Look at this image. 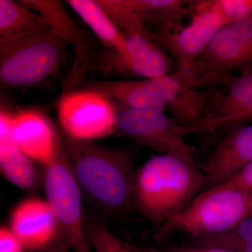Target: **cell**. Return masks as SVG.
Masks as SVG:
<instances>
[{
	"label": "cell",
	"mask_w": 252,
	"mask_h": 252,
	"mask_svg": "<svg viewBox=\"0 0 252 252\" xmlns=\"http://www.w3.org/2000/svg\"><path fill=\"white\" fill-rule=\"evenodd\" d=\"M63 146L81 192L91 201L114 215L132 210L135 163L142 146L106 147L64 133Z\"/></svg>",
	"instance_id": "1"
},
{
	"label": "cell",
	"mask_w": 252,
	"mask_h": 252,
	"mask_svg": "<svg viewBox=\"0 0 252 252\" xmlns=\"http://www.w3.org/2000/svg\"><path fill=\"white\" fill-rule=\"evenodd\" d=\"M204 180L193 157L177 152L152 156L135 170L132 208L162 226L197 196Z\"/></svg>",
	"instance_id": "2"
},
{
	"label": "cell",
	"mask_w": 252,
	"mask_h": 252,
	"mask_svg": "<svg viewBox=\"0 0 252 252\" xmlns=\"http://www.w3.org/2000/svg\"><path fill=\"white\" fill-rule=\"evenodd\" d=\"M251 216L252 190L217 186L199 194L167 220L160 234L182 231L199 240L228 231Z\"/></svg>",
	"instance_id": "3"
},
{
	"label": "cell",
	"mask_w": 252,
	"mask_h": 252,
	"mask_svg": "<svg viewBox=\"0 0 252 252\" xmlns=\"http://www.w3.org/2000/svg\"><path fill=\"white\" fill-rule=\"evenodd\" d=\"M252 70V18L224 25L185 72L193 89L224 86L232 72Z\"/></svg>",
	"instance_id": "4"
},
{
	"label": "cell",
	"mask_w": 252,
	"mask_h": 252,
	"mask_svg": "<svg viewBox=\"0 0 252 252\" xmlns=\"http://www.w3.org/2000/svg\"><path fill=\"white\" fill-rule=\"evenodd\" d=\"M65 43L51 30L0 46L1 89L35 86L59 74Z\"/></svg>",
	"instance_id": "5"
},
{
	"label": "cell",
	"mask_w": 252,
	"mask_h": 252,
	"mask_svg": "<svg viewBox=\"0 0 252 252\" xmlns=\"http://www.w3.org/2000/svg\"><path fill=\"white\" fill-rule=\"evenodd\" d=\"M59 131L54 155L44 165L46 200L59 221L63 238L74 252H90L83 216L81 190L73 175Z\"/></svg>",
	"instance_id": "6"
},
{
	"label": "cell",
	"mask_w": 252,
	"mask_h": 252,
	"mask_svg": "<svg viewBox=\"0 0 252 252\" xmlns=\"http://www.w3.org/2000/svg\"><path fill=\"white\" fill-rule=\"evenodd\" d=\"M117 109L115 133L133 143L150 147L158 154L177 152L193 157L197 148L187 143L182 127L164 109L135 108L114 102Z\"/></svg>",
	"instance_id": "7"
},
{
	"label": "cell",
	"mask_w": 252,
	"mask_h": 252,
	"mask_svg": "<svg viewBox=\"0 0 252 252\" xmlns=\"http://www.w3.org/2000/svg\"><path fill=\"white\" fill-rule=\"evenodd\" d=\"M58 112L63 133L72 138L94 141L115 133V103L99 93L68 91L61 97Z\"/></svg>",
	"instance_id": "8"
},
{
	"label": "cell",
	"mask_w": 252,
	"mask_h": 252,
	"mask_svg": "<svg viewBox=\"0 0 252 252\" xmlns=\"http://www.w3.org/2000/svg\"><path fill=\"white\" fill-rule=\"evenodd\" d=\"M78 86L99 93L127 107L162 109H168L181 91L189 87L183 73L177 71L152 79L104 81L82 78Z\"/></svg>",
	"instance_id": "9"
},
{
	"label": "cell",
	"mask_w": 252,
	"mask_h": 252,
	"mask_svg": "<svg viewBox=\"0 0 252 252\" xmlns=\"http://www.w3.org/2000/svg\"><path fill=\"white\" fill-rule=\"evenodd\" d=\"M224 90H215L206 114L196 126L182 127L184 135L203 133L220 137L252 120V70L232 77Z\"/></svg>",
	"instance_id": "10"
},
{
	"label": "cell",
	"mask_w": 252,
	"mask_h": 252,
	"mask_svg": "<svg viewBox=\"0 0 252 252\" xmlns=\"http://www.w3.org/2000/svg\"><path fill=\"white\" fill-rule=\"evenodd\" d=\"M189 16L191 21L189 26L157 36L156 41L172 55L177 72L183 73L188 70L223 26L220 15L207 7L205 0H191Z\"/></svg>",
	"instance_id": "11"
},
{
	"label": "cell",
	"mask_w": 252,
	"mask_h": 252,
	"mask_svg": "<svg viewBox=\"0 0 252 252\" xmlns=\"http://www.w3.org/2000/svg\"><path fill=\"white\" fill-rule=\"evenodd\" d=\"M252 162V124L220 136L200 166L205 175L202 192L224 183Z\"/></svg>",
	"instance_id": "12"
},
{
	"label": "cell",
	"mask_w": 252,
	"mask_h": 252,
	"mask_svg": "<svg viewBox=\"0 0 252 252\" xmlns=\"http://www.w3.org/2000/svg\"><path fill=\"white\" fill-rule=\"evenodd\" d=\"M88 69L105 77L152 79L172 74L177 70L175 60L160 45L145 52L125 56L114 49H105L91 56Z\"/></svg>",
	"instance_id": "13"
},
{
	"label": "cell",
	"mask_w": 252,
	"mask_h": 252,
	"mask_svg": "<svg viewBox=\"0 0 252 252\" xmlns=\"http://www.w3.org/2000/svg\"><path fill=\"white\" fill-rule=\"evenodd\" d=\"M18 3L40 14L49 24L55 35L72 46L75 60L68 80V91H73L82 79L90 61L91 42L84 32L81 31L69 17L61 1L57 0H21Z\"/></svg>",
	"instance_id": "14"
},
{
	"label": "cell",
	"mask_w": 252,
	"mask_h": 252,
	"mask_svg": "<svg viewBox=\"0 0 252 252\" xmlns=\"http://www.w3.org/2000/svg\"><path fill=\"white\" fill-rule=\"evenodd\" d=\"M9 228L28 252L39 251L63 237L52 209L39 198L27 199L15 207Z\"/></svg>",
	"instance_id": "15"
},
{
	"label": "cell",
	"mask_w": 252,
	"mask_h": 252,
	"mask_svg": "<svg viewBox=\"0 0 252 252\" xmlns=\"http://www.w3.org/2000/svg\"><path fill=\"white\" fill-rule=\"evenodd\" d=\"M59 130L45 114L35 109L11 114V141L32 160L46 165L54 155Z\"/></svg>",
	"instance_id": "16"
},
{
	"label": "cell",
	"mask_w": 252,
	"mask_h": 252,
	"mask_svg": "<svg viewBox=\"0 0 252 252\" xmlns=\"http://www.w3.org/2000/svg\"><path fill=\"white\" fill-rule=\"evenodd\" d=\"M142 22L156 36L180 31L191 0H129Z\"/></svg>",
	"instance_id": "17"
},
{
	"label": "cell",
	"mask_w": 252,
	"mask_h": 252,
	"mask_svg": "<svg viewBox=\"0 0 252 252\" xmlns=\"http://www.w3.org/2000/svg\"><path fill=\"white\" fill-rule=\"evenodd\" d=\"M40 14L18 1L0 0V46L50 30Z\"/></svg>",
	"instance_id": "18"
},
{
	"label": "cell",
	"mask_w": 252,
	"mask_h": 252,
	"mask_svg": "<svg viewBox=\"0 0 252 252\" xmlns=\"http://www.w3.org/2000/svg\"><path fill=\"white\" fill-rule=\"evenodd\" d=\"M65 2L80 16L106 48L129 56L122 32L114 26L97 0H68Z\"/></svg>",
	"instance_id": "19"
},
{
	"label": "cell",
	"mask_w": 252,
	"mask_h": 252,
	"mask_svg": "<svg viewBox=\"0 0 252 252\" xmlns=\"http://www.w3.org/2000/svg\"><path fill=\"white\" fill-rule=\"evenodd\" d=\"M216 88L205 90L186 87L169 107L177 125L185 128L196 126L205 118L209 102Z\"/></svg>",
	"instance_id": "20"
},
{
	"label": "cell",
	"mask_w": 252,
	"mask_h": 252,
	"mask_svg": "<svg viewBox=\"0 0 252 252\" xmlns=\"http://www.w3.org/2000/svg\"><path fill=\"white\" fill-rule=\"evenodd\" d=\"M32 160L14 144L0 145V168L10 183L24 190H32L37 183Z\"/></svg>",
	"instance_id": "21"
},
{
	"label": "cell",
	"mask_w": 252,
	"mask_h": 252,
	"mask_svg": "<svg viewBox=\"0 0 252 252\" xmlns=\"http://www.w3.org/2000/svg\"><path fill=\"white\" fill-rule=\"evenodd\" d=\"M114 26L120 32H135L157 41L131 6L129 0H97Z\"/></svg>",
	"instance_id": "22"
},
{
	"label": "cell",
	"mask_w": 252,
	"mask_h": 252,
	"mask_svg": "<svg viewBox=\"0 0 252 252\" xmlns=\"http://www.w3.org/2000/svg\"><path fill=\"white\" fill-rule=\"evenodd\" d=\"M198 240L200 246L215 247L235 252H252V216L228 231Z\"/></svg>",
	"instance_id": "23"
},
{
	"label": "cell",
	"mask_w": 252,
	"mask_h": 252,
	"mask_svg": "<svg viewBox=\"0 0 252 252\" xmlns=\"http://www.w3.org/2000/svg\"><path fill=\"white\" fill-rule=\"evenodd\" d=\"M86 238L96 252H139L94 220H85Z\"/></svg>",
	"instance_id": "24"
},
{
	"label": "cell",
	"mask_w": 252,
	"mask_h": 252,
	"mask_svg": "<svg viewBox=\"0 0 252 252\" xmlns=\"http://www.w3.org/2000/svg\"><path fill=\"white\" fill-rule=\"evenodd\" d=\"M209 9L218 13L223 26L252 18V0H205Z\"/></svg>",
	"instance_id": "25"
},
{
	"label": "cell",
	"mask_w": 252,
	"mask_h": 252,
	"mask_svg": "<svg viewBox=\"0 0 252 252\" xmlns=\"http://www.w3.org/2000/svg\"><path fill=\"white\" fill-rule=\"evenodd\" d=\"M228 188L252 190V162L224 183L219 185Z\"/></svg>",
	"instance_id": "26"
},
{
	"label": "cell",
	"mask_w": 252,
	"mask_h": 252,
	"mask_svg": "<svg viewBox=\"0 0 252 252\" xmlns=\"http://www.w3.org/2000/svg\"><path fill=\"white\" fill-rule=\"evenodd\" d=\"M22 244L9 227L0 228V252H24Z\"/></svg>",
	"instance_id": "27"
},
{
	"label": "cell",
	"mask_w": 252,
	"mask_h": 252,
	"mask_svg": "<svg viewBox=\"0 0 252 252\" xmlns=\"http://www.w3.org/2000/svg\"><path fill=\"white\" fill-rule=\"evenodd\" d=\"M69 245L63 237H61L53 242L52 243L46 246V248L41 249L36 252H69Z\"/></svg>",
	"instance_id": "28"
},
{
	"label": "cell",
	"mask_w": 252,
	"mask_h": 252,
	"mask_svg": "<svg viewBox=\"0 0 252 252\" xmlns=\"http://www.w3.org/2000/svg\"><path fill=\"white\" fill-rule=\"evenodd\" d=\"M179 252H235L215 247L199 246L197 248H181Z\"/></svg>",
	"instance_id": "29"
},
{
	"label": "cell",
	"mask_w": 252,
	"mask_h": 252,
	"mask_svg": "<svg viewBox=\"0 0 252 252\" xmlns=\"http://www.w3.org/2000/svg\"><path fill=\"white\" fill-rule=\"evenodd\" d=\"M149 252H161V251H158V250H152L149 251Z\"/></svg>",
	"instance_id": "30"
}]
</instances>
